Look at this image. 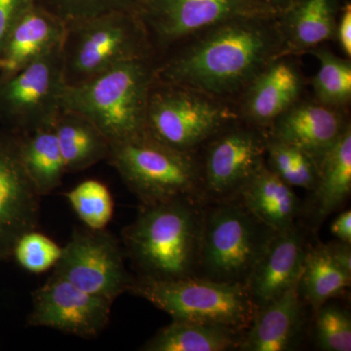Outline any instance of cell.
Wrapping results in <instances>:
<instances>
[{
  "instance_id": "1",
  "label": "cell",
  "mask_w": 351,
  "mask_h": 351,
  "mask_svg": "<svg viewBox=\"0 0 351 351\" xmlns=\"http://www.w3.org/2000/svg\"><path fill=\"white\" fill-rule=\"evenodd\" d=\"M277 16L237 18L189 36L181 50L156 66V82L219 100L239 98L265 66L285 57Z\"/></svg>"
},
{
  "instance_id": "2",
  "label": "cell",
  "mask_w": 351,
  "mask_h": 351,
  "mask_svg": "<svg viewBox=\"0 0 351 351\" xmlns=\"http://www.w3.org/2000/svg\"><path fill=\"white\" fill-rule=\"evenodd\" d=\"M202 202L179 198L142 205L122 232L124 254L138 276L160 280L197 276Z\"/></svg>"
},
{
  "instance_id": "3",
  "label": "cell",
  "mask_w": 351,
  "mask_h": 351,
  "mask_svg": "<svg viewBox=\"0 0 351 351\" xmlns=\"http://www.w3.org/2000/svg\"><path fill=\"white\" fill-rule=\"evenodd\" d=\"M156 82L149 59L132 60L80 84L64 88L61 108L80 113L100 129L110 145L144 135L147 103Z\"/></svg>"
},
{
  "instance_id": "4",
  "label": "cell",
  "mask_w": 351,
  "mask_h": 351,
  "mask_svg": "<svg viewBox=\"0 0 351 351\" xmlns=\"http://www.w3.org/2000/svg\"><path fill=\"white\" fill-rule=\"evenodd\" d=\"M276 232L237 198L213 201L203 209L197 276L245 285Z\"/></svg>"
},
{
  "instance_id": "5",
  "label": "cell",
  "mask_w": 351,
  "mask_h": 351,
  "mask_svg": "<svg viewBox=\"0 0 351 351\" xmlns=\"http://www.w3.org/2000/svg\"><path fill=\"white\" fill-rule=\"evenodd\" d=\"M127 293L143 298L173 320L219 325L245 332L257 313L242 284L200 276L160 279L132 277Z\"/></svg>"
},
{
  "instance_id": "6",
  "label": "cell",
  "mask_w": 351,
  "mask_h": 351,
  "mask_svg": "<svg viewBox=\"0 0 351 351\" xmlns=\"http://www.w3.org/2000/svg\"><path fill=\"white\" fill-rule=\"evenodd\" d=\"M108 160L142 205L191 198L204 201L198 159L147 133L110 145Z\"/></svg>"
},
{
  "instance_id": "7",
  "label": "cell",
  "mask_w": 351,
  "mask_h": 351,
  "mask_svg": "<svg viewBox=\"0 0 351 351\" xmlns=\"http://www.w3.org/2000/svg\"><path fill=\"white\" fill-rule=\"evenodd\" d=\"M66 27L63 60L68 85L132 60L151 59V36L138 14L108 13Z\"/></svg>"
},
{
  "instance_id": "8",
  "label": "cell",
  "mask_w": 351,
  "mask_h": 351,
  "mask_svg": "<svg viewBox=\"0 0 351 351\" xmlns=\"http://www.w3.org/2000/svg\"><path fill=\"white\" fill-rule=\"evenodd\" d=\"M239 119L232 101L156 80L147 103L145 132L173 149L195 154Z\"/></svg>"
},
{
  "instance_id": "9",
  "label": "cell",
  "mask_w": 351,
  "mask_h": 351,
  "mask_svg": "<svg viewBox=\"0 0 351 351\" xmlns=\"http://www.w3.org/2000/svg\"><path fill=\"white\" fill-rule=\"evenodd\" d=\"M63 45L8 76H0V117L29 132L53 123L66 86Z\"/></svg>"
},
{
  "instance_id": "10",
  "label": "cell",
  "mask_w": 351,
  "mask_h": 351,
  "mask_svg": "<svg viewBox=\"0 0 351 351\" xmlns=\"http://www.w3.org/2000/svg\"><path fill=\"white\" fill-rule=\"evenodd\" d=\"M235 120L208 141L199 163L204 201L237 197L242 186L265 163L269 134Z\"/></svg>"
},
{
  "instance_id": "11",
  "label": "cell",
  "mask_w": 351,
  "mask_h": 351,
  "mask_svg": "<svg viewBox=\"0 0 351 351\" xmlns=\"http://www.w3.org/2000/svg\"><path fill=\"white\" fill-rule=\"evenodd\" d=\"M53 274L89 294L114 302L131 282L124 265V250L105 230L78 228L63 247Z\"/></svg>"
},
{
  "instance_id": "12",
  "label": "cell",
  "mask_w": 351,
  "mask_h": 351,
  "mask_svg": "<svg viewBox=\"0 0 351 351\" xmlns=\"http://www.w3.org/2000/svg\"><path fill=\"white\" fill-rule=\"evenodd\" d=\"M276 15L265 0H142L138 8L152 43L162 47L226 21Z\"/></svg>"
},
{
  "instance_id": "13",
  "label": "cell",
  "mask_w": 351,
  "mask_h": 351,
  "mask_svg": "<svg viewBox=\"0 0 351 351\" xmlns=\"http://www.w3.org/2000/svg\"><path fill=\"white\" fill-rule=\"evenodd\" d=\"M112 302L52 276L32 294L29 324L83 339L97 338L110 323Z\"/></svg>"
},
{
  "instance_id": "14",
  "label": "cell",
  "mask_w": 351,
  "mask_h": 351,
  "mask_svg": "<svg viewBox=\"0 0 351 351\" xmlns=\"http://www.w3.org/2000/svg\"><path fill=\"white\" fill-rule=\"evenodd\" d=\"M40 198L21 161L17 142L0 140V260L38 225Z\"/></svg>"
},
{
  "instance_id": "15",
  "label": "cell",
  "mask_w": 351,
  "mask_h": 351,
  "mask_svg": "<svg viewBox=\"0 0 351 351\" xmlns=\"http://www.w3.org/2000/svg\"><path fill=\"white\" fill-rule=\"evenodd\" d=\"M308 247L295 223L274 233L245 283L257 309L274 302L300 280Z\"/></svg>"
},
{
  "instance_id": "16",
  "label": "cell",
  "mask_w": 351,
  "mask_h": 351,
  "mask_svg": "<svg viewBox=\"0 0 351 351\" xmlns=\"http://www.w3.org/2000/svg\"><path fill=\"white\" fill-rule=\"evenodd\" d=\"M343 110L316 100H300L274 120L267 134L306 152L319 164L350 124Z\"/></svg>"
},
{
  "instance_id": "17",
  "label": "cell",
  "mask_w": 351,
  "mask_h": 351,
  "mask_svg": "<svg viewBox=\"0 0 351 351\" xmlns=\"http://www.w3.org/2000/svg\"><path fill=\"white\" fill-rule=\"evenodd\" d=\"M304 80L286 57L278 58L250 82L239 97L240 119L269 130L274 120L301 100Z\"/></svg>"
},
{
  "instance_id": "18",
  "label": "cell",
  "mask_w": 351,
  "mask_h": 351,
  "mask_svg": "<svg viewBox=\"0 0 351 351\" xmlns=\"http://www.w3.org/2000/svg\"><path fill=\"white\" fill-rule=\"evenodd\" d=\"M68 27L32 0L20 14L0 54L1 76H8L63 45Z\"/></svg>"
},
{
  "instance_id": "19",
  "label": "cell",
  "mask_w": 351,
  "mask_h": 351,
  "mask_svg": "<svg viewBox=\"0 0 351 351\" xmlns=\"http://www.w3.org/2000/svg\"><path fill=\"white\" fill-rule=\"evenodd\" d=\"M299 282L258 309L250 326L243 332L239 350L288 351L297 348L306 320Z\"/></svg>"
},
{
  "instance_id": "20",
  "label": "cell",
  "mask_w": 351,
  "mask_h": 351,
  "mask_svg": "<svg viewBox=\"0 0 351 351\" xmlns=\"http://www.w3.org/2000/svg\"><path fill=\"white\" fill-rule=\"evenodd\" d=\"M338 0H297L279 13L284 56L308 53L328 40L336 39Z\"/></svg>"
},
{
  "instance_id": "21",
  "label": "cell",
  "mask_w": 351,
  "mask_h": 351,
  "mask_svg": "<svg viewBox=\"0 0 351 351\" xmlns=\"http://www.w3.org/2000/svg\"><path fill=\"white\" fill-rule=\"evenodd\" d=\"M235 198L274 232L294 226L302 212L301 201L294 189L265 163L242 186Z\"/></svg>"
},
{
  "instance_id": "22",
  "label": "cell",
  "mask_w": 351,
  "mask_h": 351,
  "mask_svg": "<svg viewBox=\"0 0 351 351\" xmlns=\"http://www.w3.org/2000/svg\"><path fill=\"white\" fill-rule=\"evenodd\" d=\"M351 193V126L323 156L318 179L313 191L311 218L314 226L321 225L343 206Z\"/></svg>"
},
{
  "instance_id": "23",
  "label": "cell",
  "mask_w": 351,
  "mask_h": 351,
  "mask_svg": "<svg viewBox=\"0 0 351 351\" xmlns=\"http://www.w3.org/2000/svg\"><path fill=\"white\" fill-rule=\"evenodd\" d=\"M66 173L88 169L110 156V143L93 122L80 113L61 108L54 120Z\"/></svg>"
},
{
  "instance_id": "24",
  "label": "cell",
  "mask_w": 351,
  "mask_h": 351,
  "mask_svg": "<svg viewBox=\"0 0 351 351\" xmlns=\"http://www.w3.org/2000/svg\"><path fill=\"white\" fill-rule=\"evenodd\" d=\"M17 145L23 166L39 195H49L61 186L66 170L54 122L25 132Z\"/></svg>"
},
{
  "instance_id": "25",
  "label": "cell",
  "mask_w": 351,
  "mask_h": 351,
  "mask_svg": "<svg viewBox=\"0 0 351 351\" xmlns=\"http://www.w3.org/2000/svg\"><path fill=\"white\" fill-rule=\"evenodd\" d=\"M244 332L219 325L173 320L147 341L145 351H228L239 350Z\"/></svg>"
},
{
  "instance_id": "26",
  "label": "cell",
  "mask_w": 351,
  "mask_h": 351,
  "mask_svg": "<svg viewBox=\"0 0 351 351\" xmlns=\"http://www.w3.org/2000/svg\"><path fill=\"white\" fill-rule=\"evenodd\" d=\"M350 281L351 276L335 263L325 244L308 247L299 291L302 300L311 304L314 311L343 295Z\"/></svg>"
},
{
  "instance_id": "27",
  "label": "cell",
  "mask_w": 351,
  "mask_h": 351,
  "mask_svg": "<svg viewBox=\"0 0 351 351\" xmlns=\"http://www.w3.org/2000/svg\"><path fill=\"white\" fill-rule=\"evenodd\" d=\"M309 53L319 62V68L313 78L315 100L329 107L346 110L351 100L350 59H341L327 48L318 46Z\"/></svg>"
},
{
  "instance_id": "28",
  "label": "cell",
  "mask_w": 351,
  "mask_h": 351,
  "mask_svg": "<svg viewBox=\"0 0 351 351\" xmlns=\"http://www.w3.org/2000/svg\"><path fill=\"white\" fill-rule=\"evenodd\" d=\"M265 158L267 167L293 189L315 188L319 164L306 152L269 136Z\"/></svg>"
},
{
  "instance_id": "29",
  "label": "cell",
  "mask_w": 351,
  "mask_h": 351,
  "mask_svg": "<svg viewBox=\"0 0 351 351\" xmlns=\"http://www.w3.org/2000/svg\"><path fill=\"white\" fill-rule=\"evenodd\" d=\"M85 226L105 230L113 216L112 196L108 186L97 180H86L64 195Z\"/></svg>"
},
{
  "instance_id": "30",
  "label": "cell",
  "mask_w": 351,
  "mask_h": 351,
  "mask_svg": "<svg viewBox=\"0 0 351 351\" xmlns=\"http://www.w3.org/2000/svg\"><path fill=\"white\" fill-rule=\"evenodd\" d=\"M66 25L113 12L138 14L142 0H36Z\"/></svg>"
},
{
  "instance_id": "31",
  "label": "cell",
  "mask_w": 351,
  "mask_h": 351,
  "mask_svg": "<svg viewBox=\"0 0 351 351\" xmlns=\"http://www.w3.org/2000/svg\"><path fill=\"white\" fill-rule=\"evenodd\" d=\"M314 339L321 350H351V316L348 309L325 302L315 311Z\"/></svg>"
},
{
  "instance_id": "32",
  "label": "cell",
  "mask_w": 351,
  "mask_h": 351,
  "mask_svg": "<svg viewBox=\"0 0 351 351\" xmlns=\"http://www.w3.org/2000/svg\"><path fill=\"white\" fill-rule=\"evenodd\" d=\"M62 251L63 247L36 230L25 233L18 239L12 256L27 271L41 274L55 267Z\"/></svg>"
},
{
  "instance_id": "33",
  "label": "cell",
  "mask_w": 351,
  "mask_h": 351,
  "mask_svg": "<svg viewBox=\"0 0 351 351\" xmlns=\"http://www.w3.org/2000/svg\"><path fill=\"white\" fill-rule=\"evenodd\" d=\"M32 0H0V54L9 32Z\"/></svg>"
},
{
  "instance_id": "34",
  "label": "cell",
  "mask_w": 351,
  "mask_h": 351,
  "mask_svg": "<svg viewBox=\"0 0 351 351\" xmlns=\"http://www.w3.org/2000/svg\"><path fill=\"white\" fill-rule=\"evenodd\" d=\"M341 50L345 53L346 57H351V5L346 2L341 7V15L337 21L336 39Z\"/></svg>"
},
{
  "instance_id": "35",
  "label": "cell",
  "mask_w": 351,
  "mask_h": 351,
  "mask_svg": "<svg viewBox=\"0 0 351 351\" xmlns=\"http://www.w3.org/2000/svg\"><path fill=\"white\" fill-rule=\"evenodd\" d=\"M325 246L335 263L351 276V244L337 240L325 244Z\"/></svg>"
},
{
  "instance_id": "36",
  "label": "cell",
  "mask_w": 351,
  "mask_h": 351,
  "mask_svg": "<svg viewBox=\"0 0 351 351\" xmlns=\"http://www.w3.org/2000/svg\"><path fill=\"white\" fill-rule=\"evenodd\" d=\"M332 234L339 241L351 244V211L350 209L341 212L331 225Z\"/></svg>"
},
{
  "instance_id": "37",
  "label": "cell",
  "mask_w": 351,
  "mask_h": 351,
  "mask_svg": "<svg viewBox=\"0 0 351 351\" xmlns=\"http://www.w3.org/2000/svg\"><path fill=\"white\" fill-rule=\"evenodd\" d=\"M295 1H297V0H265V2H267L277 14L283 12L284 10H286L289 7L293 5Z\"/></svg>"
}]
</instances>
